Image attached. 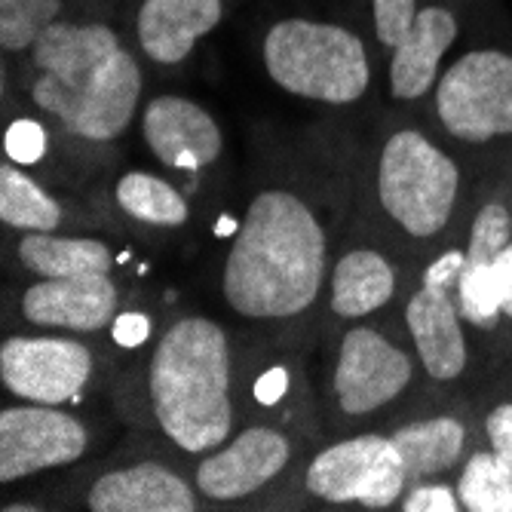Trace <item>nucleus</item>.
<instances>
[{
  "label": "nucleus",
  "mask_w": 512,
  "mask_h": 512,
  "mask_svg": "<svg viewBox=\"0 0 512 512\" xmlns=\"http://www.w3.org/2000/svg\"><path fill=\"white\" fill-rule=\"evenodd\" d=\"M243 353L206 313L172 316L145 356V411L154 436L191 463L227 442L243 421Z\"/></svg>",
  "instance_id": "nucleus-3"
},
{
  "label": "nucleus",
  "mask_w": 512,
  "mask_h": 512,
  "mask_svg": "<svg viewBox=\"0 0 512 512\" xmlns=\"http://www.w3.org/2000/svg\"><path fill=\"white\" fill-rule=\"evenodd\" d=\"M457 304L470 338L512 329V243L491 264L463 261L457 279Z\"/></svg>",
  "instance_id": "nucleus-23"
},
{
  "label": "nucleus",
  "mask_w": 512,
  "mask_h": 512,
  "mask_svg": "<svg viewBox=\"0 0 512 512\" xmlns=\"http://www.w3.org/2000/svg\"><path fill=\"white\" fill-rule=\"evenodd\" d=\"M74 10V0H0V50H4V62H22L37 37Z\"/></svg>",
  "instance_id": "nucleus-25"
},
{
  "label": "nucleus",
  "mask_w": 512,
  "mask_h": 512,
  "mask_svg": "<svg viewBox=\"0 0 512 512\" xmlns=\"http://www.w3.org/2000/svg\"><path fill=\"white\" fill-rule=\"evenodd\" d=\"M138 135L166 172L191 184H200L224 163V129L218 117L191 96H148L138 114Z\"/></svg>",
  "instance_id": "nucleus-14"
},
{
  "label": "nucleus",
  "mask_w": 512,
  "mask_h": 512,
  "mask_svg": "<svg viewBox=\"0 0 512 512\" xmlns=\"http://www.w3.org/2000/svg\"><path fill=\"white\" fill-rule=\"evenodd\" d=\"M460 40V10L448 0H424L408 34L384 59L387 99L396 111L424 105Z\"/></svg>",
  "instance_id": "nucleus-16"
},
{
  "label": "nucleus",
  "mask_w": 512,
  "mask_h": 512,
  "mask_svg": "<svg viewBox=\"0 0 512 512\" xmlns=\"http://www.w3.org/2000/svg\"><path fill=\"white\" fill-rule=\"evenodd\" d=\"M304 457V436L286 421H246L227 442L188 463L191 479L206 503L215 506H258L270 491L286 485Z\"/></svg>",
  "instance_id": "nucleus-10"
},
{
  "label": "nucleus",
  "mask_w": 512,
  "mask_h": 512,
  "mask_svg": "<svg viewBox=\"0 0 512 512\" xmlns=\"http://www.w3.org/2000/svg\"><path fill=\"white\" fill-rule=\"evenodd\" d=\"M301 384V365L292 356V347H283L270 362L243 371V408L255 405L261 414L283 408Z\"/></svg>",
  "instance_id": "nucleus-26"
},
{
  "label": "nucleus",
  "mask_w": 512,
  "mask_h": 512,
  "mask_svg": "<svg viewBox=\"0 0 512 512\" xmlns=\"http://www.w3.org/2000/svg\"><path fill=\"white\" fill-rule=\"evenodd\" d=\"M258 56L276 89L319 108L350 111L375 92V43L341 19L279 16L261 31Z\"/></svg>",
  "instance_id": "nucleus-6"
},
{
  "label": "nucleus",
  "mask_w": 512,
  "mask_h": 512,
  "mask_svg": "<svg viewBox=\"0 0 512 512\" xmlns=\"http://www.w3.org/2000/svg\"><path fill=\"white\" fill-rule=\"evenodd\" d=\"M108 350L99 338L68 332H10L0 344V381L10 399L77 405L105 381Z\"/></svg>",
  "instance_id": "nucleus-12"
},
{
  "label": "nucleus",
  "mask_w": 512,
  "mask_h": 512,
  "mask_svg": "<svg viewBox=\"0 0 512 512\" xmlns=\"http://www.w3.org/2000/svg\"><path fill=\"white\" fill-rule=\"evenodd\" d=\"M322 335L319 421L325 439L384 430L427 393L399 313L347 322Z\"/></svg>",
  "instance_id": "nucleus-5"
},
{
  "label": "nucleus",
  "mask_w": 512,
  "mask_h": 512,
  "mask_svg": "<svg viewBox=\"0 0 512 512\" xmlns=\"http://www.w3.org/2000/svg\"><path fill=\"white\" fill-rule=\"evenodd\" d=\"M427 126L454 154L512 142V50L470 46L448 59L427 99Z\"/></svg>",
  "instance_id": "nucleus-7"
},
{
  "label": "nucleus",
  "mask_w": 512,
  "mask_h": 512,
  "mask_svg": "<svg viewBox=\"0 0 512 512\" xmlns=\"http://www.w3.org/2000/svg\"><path fill=\"white\" fill-rule=\"evenodd\" d=\"M154 322L145 310H135V307H123L117 313V319L111 322L108 329V341L117 347V350H126V353H135L142 347H151L154 341Z\"/></svg>",
  "instance_id": "nucleus-30"
},
{
  "label": "nucleus",
  "mask_w": 512,
  "mask_h": 512,
  "mask_svg": "<svg viewBox=\"0 0 512 512\" xmlns=\"http://www.w3.org/2000/svg\"><path fill=\"white\" fill-rule=\"evenodd\" d=\"M414 270L417 264L368 227L356 206L325 283L319 329L329 332L347 322L399 313Z\"/></svg>",
  "instance_id": "nucleus-11"
},
{
  "label": "nucleus",
  "mask_w": 512,
  "mask_h": 512,
  "mask_svg": "<svg viewBox=\"0 0 512 512\" xmlns=\"http://www.w3.org/2000/svg\"><path fill=\"white\" fill-rule=\"evenodd\" d=\"M353 209L356 157H289L255 181L218 267V295L246 338L273 350L310 338Z\"/></svg>",
  "instance_id": "nucleus-1"
},
{
  "label": "nucleus",
  "mask_w": 512,
  "mask_h": 512,
  "mask_svg": "<svg viewBox=\"0 0 512 512\" xmlns=\"http://www.w3.org/2000/svg\"><path fill=\"white\" fill-rule=\"evenodd\" d=\"M237 230H240V218H234V215H227V212H224L221 221L215 224V237H227V240H230V237L237 234Z\"/></svg>",
  "instance_id": "nucleus-32"
},
{
  "label": "nucleus",
  "mask_w": 512,
  "mask_h": 512,
  "mask_svg": "<svg viewBox=\"0 0 512 512\" xmlns=\"http://www.w3.org/2000/svg\"><path fill=\"white\" fill-rule=\"evenodd\" d=\"M89 512H200L206 509L191 470L172 460L142 457L120 463L96 479H89L80 494Z\"/></svg>",
  "instance_id": "nucleus-17"
},
{
  "label": "nucleus",
  "mask_w": 512,
  "mask_h": 512,
  "mask_svg": "<svg viewBox=\"0 0 512 512\" xmlns=\"http://www.w3.org/2000/svg\"><path fill=\"white\" fill-rule=\"evenodd\" d=\"M356 206L368 227L421 264L467 215V172L427 123L399 117L356 154Z\"/></svg>",
  "instance_id": "nucleus-4"
},
{
  "label": "nucleus",
  "mask_w": 512,
  "mask_h": 512,
  "mask_svg": "<svg viewBox=\"0 0 512 512\" xmlns=\"http://www.w3.org/2000/svg\"><path fill=\"white\" fill-rule=\"evenodd\" d=\"M384 430L405 460L408 485L457 473L473 451V427L467 414L454 408L405 411Z\"/></svg>",
  "instance_id": "nucleus-19"
},
{
  "label": "nucleus",
  "mask_w": 512,
  "mask_h": 512,
  "mask_svg": "<svg viewBox=\"0 0 512 512\" xmlns=\"http://www.w3.org/2000/svg\"><path fill=\"white\" fill-rule=\"evenodd\" d=\"M485 448H491L503 463L512 467V399L494 402L482 417Z\"/></svg>",
  "instance_id": "nucleus-31"
},
{
  "label": "nucleus",
  "mask_w": 512,
  "mask_h": 512,
  "mask_svg": "<svg viewBox=\"0 0 512 512\" xmlns=\"http://www.w3.org/2000/svg\"><path fill=\"white\" fill-rule=\"evenodd\" d=\"M120 310L123 289L117 273L28 279L13 304V313L31 332H68L89 338L108 335Z\"/></svg>",
  "instance_id": "nucleus-15"
},
{
  "label": "nucleus",
  "mask_w": 512,
  "mask_h": 512,
  "mask_svg": "<svg viewBox=\"0 0 512 512\" xmlns=\"http://www.w3.org/2000/svg\"><path fill=\"white\" fill-rule=\"evenodd\" d=\"M7 261L31 279L117 273V249L96 234H7Z\"/></svg>",
  "instance_id": "nucleus-20"
},
{
  "label": "nucleus",
  "mask_w": 512,
  "mask_h": 512,
  "mask_svg": "<svg viewBox=\"0 0 512 512\" xmlns=\"http://www.w3.org/2000/svg\"><path fill=\"white\" fill-rule=\"evenodd\" d=\"M399 512H463L457 485H448L445 479H424L405 488Z\"/></svg>",
  "instance_id": "nucleus-29"
},
{
  "label": "nucleus",
  "mask_w": 512,
  "mask_h": 512,
  "mask_svg": "<svg viewBox=\"0 0 512 512\" xmlns=\"http://www.w3.org/2000/svg\"><path fill=\"white\" fill-rule=\"evenodd\" d=\"M292 485L304 503L387 512L399 506L408 473L387 430H362L325 439V445L304 454Z\"/></svg>",
  "instance_id": "nucleus-9"
},
{
  "label": "nucleus",
  "mask_w": 512,
  "mask_h": 512,
  "mask_svg": "<svg viewBox=\"0 0 512 512\" xmlns=\"http://www.w3.org/2000/svg\"><path fill=\"white\" fill-rule=\"evenodd\" d=\"M108 197L114 215L129 221L135 230H148V234H178L191 224L194 215L188 188L151 169L120 172L111 181Z\"/></svg>",
  "instance_id": "nucleus-21"
},
{
  "label": "nucleus",
  "mask_w": 512,
  "mask_h": 512,
  "mask_svg": "<svg viewBox=\"0 0 512 512\" xmlns=\"http://www.w3.org/2000/svg\"><path fill=\"white\" fill-rule=\"evenodd\" d=\"M0 221H4L7 234H59V230L83 224V215L56 197L40 178H34L31 169L4 157L0 163Z\"/></svg>",
  "instance_id": "nucleus-22"
},
{
  "label": "nucleus",
  "mask_w": 512,
  "mask_h": 512,
  "mask_svg": "<svg viewBox=\"0 0 512 512\" xmlns=\"http://www.w3.org/2000/svg\"><path fill=\"white\" fill-rule=\"evenodd\" d=\"M463 267L460 240H451L414 270L399 304V319L424 371L427 393H445L463 384L473 362V338L457 304Z\"/></svg>",
  "instance_id": "nucleus-8"
},
{
  "label": "nucleus",
  "mask_w": 512,
  "mask_h": 512,
  "mask_svg": "<svg viewBox=\"0 0 512 512\" xmlns=\"http://www.w3.org/2000/svg\"><path fill=\"white\" fill-rule=\"evenodd\" d=\"M92 445H96V427L68 405L13 399L0 408V482L7 488L74 467Z\"/></svg>",
  "instance_id": "nucleus-13"
},
{
  "label": "nucleus",
  "mask_w": 512,
  "mask_h": 512,
  "mask_svg": "<svg viewBox=\"0 0 512 512\" xmlns=\"http://www.w3.org/2000/svg\"><path fill=\"white\" fill-rule=\"evenodd\" d=\"M424 0H368V25H371V43L381 59L408 34L417 10Z\"/></svg>",
  "instance_id": "nucleus-28"
},
{
  "label": "nucleus",
  "mask_w": 512,
  "mask_h": 512,
  "mask_svg": "<svg viewBox=\"0 0 512 512\" xmlns=\"http://www.w3.org/2000/svg\"><path fill=\"white\" fill-rule=\"evenodd\" d=\"M463 512H512V467L491 448H473L457 470Z\"/></svg>",
  "instance_id": "nucleus-24"
},
{
  "label": "nucleus",
  "mask_w": 512,
  "mask_h": 512,
  "mask_svg": "<svg viewBox=\"0 0 512 512\" xmlns=\"http://www.w3.org/2000/svg\"><path fill=\"white\" fill-rule=\"evenodd\" d=\"M56 145V132L50 129L43 117L31 114V111H19L7 117V129H4V157L13 160L16 166L34 169L40 163H46Z\"/></svg>",
  "instance_id": "nucleus-27"
},
{
  "label": "nucleus",
  "mask_w": 512,
  "mask_h": 512,
  "mask_svg": "<svg viewBox=\"0 0 512 512\" xmlns=\"http://www.w3.org/2000/svg\"><path fill=\"white\" fill-rule=\"evenodd\" d=\"M148 65L108 16L74 10L46 28L19 62L25 111L43 117L56 142L96 154L120 145L138 123Z\"/></svg>",
  "instance_id": "nucleus-2"
},
{
  "label": "nucleus",
  "mask_w": 512,
  "mask_h": 512,
  "mask_svg": "<svg viewBox=\"0 0 512 512\" xmlns=\"http://www.w3.org/2000/svg\"><path fill=\"white\" fill-rule=\"evenodd\" d=\"M224 19L227 0H138L126 34L148 68L178 71Z\"/></svg>",
  "instance_id": "nucleus-18"
}]
</instances>
